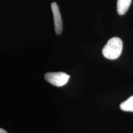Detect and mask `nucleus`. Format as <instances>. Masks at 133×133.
<instances>
[{
	"label": "nucleus",
	"instance_id": "obj_1",
	"mask_svg": "<svg viewBox=\"0 0 133 133\" xmlns=\"http://www.w3.org/2000/svg\"><path fill=\"white\" fill-rule=\"evenodd\" d=\"M123 49V43L118 37L110 38L103 49L104 56L110 60H115L121 54Z\"/></svg>",
	"mask_w": 133,
	"mask_h": 133
},
{
	"label": "nucleus",
	"instance_id": "obj_2",
	"mask_svg": "<svg viewBox=\"0 0 133 133\" xmlns=\"http://www.w3.org/2000/svg\"><path fill=\"white\" fill-rule=\"evenodd\" d=\"M45 79L53 85L61 87L68 82L70 76L63 72H48L44 76Z\"/></svg>",
	"mask_w": 133,
	"mask_h": 133
},
{
	"label": "nucleus",
	"instance_id": "obj_3",
	"mask_svg": "<svg viewBox=\"0 0 133 133\" xmlns=\"http://www.w3.org/2000/svg\"><path fill=\"white\" fill-rule=\"evenodd\" d=\"M51 6L54 17L55 32L57 35H60L62 33L63 30V23L61 14L59 7L56 3H52Z\"/></svg>",
	"mask_w": 133,
	"mask_h": 133
},
{
	"label": "nucleus",
	"instance_id": "obj_4",
	"mask_svg": "<svg viewBox=\"0 0 133 133\" xmlns=\"http://www.w3.org/2000/svg\"><path fill=\"white\" fill-rule=\"evenodd\" d=\"M132 0H118L117 2V11L119 15L125 14L131 5Z\"/></svg>",
	"mask_w": 133,
	"mask_h": 133
},
{
	"label": "nucleus",
	"instance_id": "obj_5",
	"mask_svg": "<svg viewBox=\"0 0 133 133\" xmlns=\"http://www.w3.org/2000/svg\"><path fill=\"white\" fill-rule=\"evenodd\" d=\"M120 108L125 111L133 112V96L123 102L120 105Z\"/></svg>",
	"mask_w": 133,
	"mask_h": 133
},
{
	"label": "nucleus",
	"instance_id": "obj_6",
	"mask_svg": "<svg viewBox=\"0 0 133 133\" xmlns=\"http://www.w3.org/2000/svg\"><path fill=\"white\" fill-rule=\"evenodd\" d=\"M0 133H8L4 129L0 128Z\"/></svg>",
	"mask_w": 133,
	"mask_h": 133
}]
</instances>
